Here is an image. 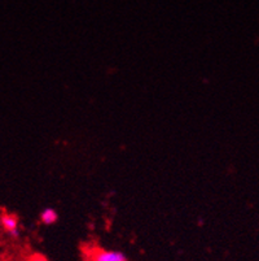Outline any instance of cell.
<instances>
[{
	"instance_id": "6da1fadb",
	"label": "cell",
	"mask_w": 259,
	"mask_h": 261,
	"mask_svg": "<svg viewBox=\"0 0 259 261\" xmlns=\"http://www.w3.org/2000/svg\"><path fill=\"white\" fill-rule=\"evenodd\" d=\"M2 225H3L4 230L8 232L11 237H18L20 236V224H18V217L13 213H6L2 216Z\"/></svg>"
},
{
	"instance_id": "7a4b0ae2",
	"label": "cell",
	"mask_w": 259,
	"mask_h": 261,
	"mask_svg": "<svg viewBox=\"0 0 259 261\" xmlns=\"http://www.w3.org/2000/svg\"><path fill=\"white\" fill-rule=\"evenodd\" d=\"M92 261H127V257L121 251L100 250L95 253Z\"/></svg>"
},
{
	"instance_id": "3957f363",
	"label": "cell",
	"mask_w": 259,
	"mask_h": 261,
	"mask_svg": "<svg viewBox=\"0 0 259 261\" xmlns=\"http://www.w3.org/2000/svg\"><path fill=\"white\" fill-rule=\"evenodd\" d=\"M59 220V213L53 208H46L40 212V221L44 225H53Z\"/></svg>"
},
{
	"instance_id": "277c9868",
	"label": "cell",
	"mask_w": 259,
	"mask_h": 261,
	"mask_svg": "<svg viewBox=\"0 0 259 261\" xmlns=\"http://www.w3.org/2000/svg\"><path fill=\"white\" fill-rule=\"evenodd\" d=\"M32 261H48V258L44 257V256L42 255H35L34 257L32 258Z\"/></svg>"
}]
</instances>
